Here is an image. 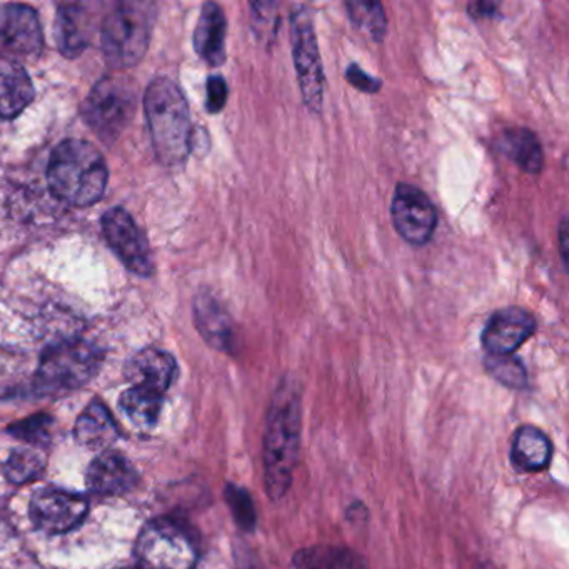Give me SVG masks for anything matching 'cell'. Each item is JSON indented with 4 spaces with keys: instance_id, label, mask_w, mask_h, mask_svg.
<instances>
[{
    "instance_id": "11",
    "label": "cell",
    "mask_w": 569,
    "mask_h": 569,
    "mask_svg": "<svg viewBox=\"0 0 569 569\" xmlns=\"http://www.w3.org/2000/svg\"><path fill=\"white\" fill-rule=\"evenodd\" d=\"M538 328L535 316L525 308L509 306L492 312L482 329L481 342L488 356H512Z\"/></svg>"
},
{
    "instance_id": "16",
    "label": "cell",
    "mask_w": 569,
    "mask_h": 569,
    "mask_svg": "<svg viewBox=\"0 0 569 569\" xmlns=\"http://www.w3.org/2000/svg\"><path fill=\"white\" fill-rule=\"evenodd\" d=\"M34 99V86L24 68L0 59V121L18 118Z\"/></svg>"
},
{
    "instance_id": "25",
    "label": "cell",
    "mask_w": 569,
    "mask_h": 569,
    "mask_svg": "<svg viewBox=\"0 0 569 569\" xmlns=\"http://www.w3.org/2000/svg\"><path fill=\"white\" fill-rule=\"evenodd\" d=\"M345 6L348 9L349 21L358 31L365 32L375 42H381L385 39L386 31H388V19H386L382 4L352 0V2H346Z\"/></svg>"
},
{
    "instance_id": "26",
    "label": "cell",
    "mask_w": 569,
    "mask_h": 569,
    "mask_svg": "<svg viewBox=\"0 0 569 569\" xmlns=\"http://www.w3.org/2000/svg\"><path fill=\"white\" fill-rule=\"evenodd\" d=\"M44 456L38 449L22 448L12 452L6 465V475L9 481L16 485H24V482L32 481L38 478L39 472L44 469Z\"/></svg>"
},
{
    "instance_id": "22",
    "label": "cell",
    "mask_w": 569,
    "mask_h": 569,
    "mask_svg": "<svg viewBox=\"0 0 569 569\" xmlns=\"http://www.w3.org/2000/svg\"><path fill=\"white\" fill-rule=\"evenodd\" d=\"M118 436L119 429L114 418L99 401L91 402L76 422V439L86 448H109Z\"/></svg>"
},
{
    "instance_id": "1",
    "label": "cell",
    "mask_w": 569,
    "mask_h": 569,
    "mask_svg": "<svg viewBox=\"0 0 569 569\" xmlns=\"http://www.w3.org/2000/svg\"><path fill=\"white\" fill-rule=\"evenodd\" d=\"M301 445V391L292 378L279 382L266 416L262 461L266 491L278 501L291 488Z\"/></svg>"
},
{
    "instance_id": "24",
    "label": "cell",
    "mask_w": 569,
    "mask_h": 569,
    "mask_svg": "<svg viewBox=\"0 0 569 569\" xmlns=\"http://www.w3.org/2000/svg\"><path fill=\"white\" fill-rule=\"evenodd\" d=\"M121 408L134 425L151 428L161 412L162 395L151 389L132 386L121 396Z\"/></svg>"
},
{
    "instance_id": "27",
    "label": "cell",
    "mask_w": 569,
    "mask_h": 569,
    "mask_svg": "<svg viewBox=\"0 0 569 569\" xmlns=\"http://www.w3.org/2000/svg\"><path fill=\"white\" fill-rule=\"evenodd\" d=\"M485 366L496 381L508 386V388L521 389L528 385L525 366L512 356H488Z\"/></svg>"
},
{
    "instance_id": "19",
    "label": "cell",
    "mask_w": 569,
    "mask_h": 569,
    "mask_svg": "<svg viewBox=\"0 0 569 569\" xmlns=\"http://www.w3.org/2000/svg\"><path fill=\"white\" fill-rule=\"evenodd\" d=\"M196 325L209 345L229 351L234 345V329L226 309L211 295L198 296L194 302Z\"/></svg>"
},
{
    "instance_id": "21",
    "label": "cell",
    "mask_w": 569,
    "mask_h": 569,
    "mask_svg": "<svg viewBox=\"0 0 569 569\" xmlns=\"http://www.w3.org/2000/svg\"><path fill=\"white\" fill-rule=\"evenodd\" d=\"M552 445L548 436L535 426H521L512 439L511 459L519 471L539 472L548 468Z\"/></svg>"
},
{
    "instance_id": "13",
    "label": "cell",
    "mask_w": 569,
    "mask_h": 569,
    "mask_svg": "<svg viewBox=\"0 0 569 569\" xmlns=\"http://www.w3.org/2000/svg\"><path fill=\"white\" fill-rule=\"evenodd\" d=\"M42 29L34 9L22 4L0 6V49L29 58L41 52Z\"/></svg>"
},
{
    "instance_id": "2",
    "label": "cell",
    "mask_w": 569,
    "mask_h": 569,
    "mask_svg": "<svg viewBox=\"0 0 569 569\" xmlns=\"http://www.w3.org/2000/svg\"><path fill=\"white\" fill-rule=\"evenodd\" d=\"M48 181L61 201L76 208H88L104 194L108 166L91 142L69 139L52 152Z\"/></svg>"
},
{
    "instance_id": "32",
    "label": "cell",
    "mask_w": 569,
    "mask_h": 569,
    "mask_svg": "<svg viewBox=\"0 0 569 569\" xmlns=\"http://www.w3.org/2000/svg\"><path fill=\"white\" fill-rule=\"evenodd\" d=\"M346 79L352 88L366 92V94H376L382 88V82L379 79L372 78L368 72L362 71L358 64H351L346 69Z\"/></svg>"
},
{
    "instance_id": "9",
    "label": "cell",
    "mask_w": 569,
    "mask_h": 569,
    "mask_svg": "<svg viewBox=\"0 0 569 569\" xmlns=\"http://www.w3.org/2000/svg\"><path fill=\"white\" fill-rule=\"evenodd\" d=\"M391 221L396 232L408 244L425 246L435 236L438 211L425 191L399 182L392 194Z\"/></svg>"
},
{
    "instance_id": "28",
    "label": "cell",
    "mask_w": 569,
    "mask_h": 569,
    "mask_svg": "<svg viewBox=\"0 0 569 569\" xmlns=\"http://www.w3.org/2000/svg\"><path fill=\"white\" fill-rule=\"evenodd\" d=\"M226 499H228L236 522L246 531H252L258 522V516H256L254 502L249 492L239 486L229 485L226 489Z\"/></svg>"
},
{
    "instance_id": "10",
    "label": "cell",
    "mask_w": 569,
    "mask_h": 569,
    "mask_svg": "<svg viewBox=\"0 0 569 569\" xmlns=\"http://www.w3.org/2000/svg\"><path fill=\"white\" fill-rule=\"evenodd\" d=\"M102 231L112 251L132 272L139 276L152 274L154 266H152L148 242L128 211L114 208L106 212L102 219Z\"/></svg>"
},
{
    "instance_id": "3",
    "label": "cell",
    "mask_w": 569,
    "mask_h": 569,
    "mask_svg": "<svg viewBox=\"0 0 569 569\" xmlns=\"http://www.w3.org/2000/svg\"><path fill=\"white\" fill-rule=\"evenodd\" d=\"M144 108L159 161L181 164L191 151L192 138L191 114L181 89L169 79H156L146 92Z\"/></svg>"
},
{
    "instance_id": "7",
    "label": "cell",
    "mask_w": 569,
    "mask_h": 569,
    "mask_svg": "<svg viewBox=\"0 0 569 569\" xmlns=\"http://www.w3.org/2000/svg\"><path fill=\"white\" fill-rule=\"evenodd\" d=\"M291 49L302 102L309 111L319 114L325 104V69L315 22L306 8L291 16Z\"/></svg>"
},
{
    "instance_id": "30",
    "label": "cell",
    "mask_w": 569,
    "mask_h": 569,
    "mask_svg": "<svg viewBox=\"0 0 569 569\" xmlns=\"http://www.w3.org/2000/svg\"><path fill=\"white\" fill-rule=\"evenodd\" d=\"M49 425H51V419L46 418V416H38V418L26 419V421L19 422L18 426L12 428V431H14V436H18V438L36 445V442H42L48 438Z\"/></svg>"
},
{
    "instance_id": "17",
    "label": "cell",
    "mask_w": 569,
    "mask_h": 569,
    "mask_svg": "<svg viewBox=\"0 0 569 569\" xmlns=\"http://www.w3.org/2000/svg\"><path fill=\"white\" fill-rule=\"evenodd\" d=\"M88 486L98 495H121L134 486L136 471L118 452H102L88 469Z\"/></svg>"
},
{
    "instance_id": "4",
    "label": "cell",
    "mask_w": 569,
    "mask_h": 569,
    "mask_svg": "<svg viewBox=\"0 0 569 569\" xmlns=\"http://www.w3.org/2000/svg\"><path fill=\"white\" fill-rule=\"evenodd\" d=\"M156 8L149 2H122L102 22V51L116 69H128L144 58L151 41Z\"/></svg>"
},
{
    "instance_id": "31",
    "label": "cell",
    "mask_w": 569,
    "mask_h": 569,
    "mask_svg": "<svg viewBox=\"0 0 569 569\" xmlns=\"http://www.w3.org/2000/svg\"><path fill=\"white\" fill-rule=\"evenodd\" d=\"M228 84L221 76H212L208 81V98H206V108L209 112L216 114L224 109L228 102Z\"/></svg>"
},
{
    "instance_id": "20",
    "label": "cell",
    "mask_w": 569,
    "mask_h": 569,
    "mask_svg": "<svg viewBox=\"0 0 569 569\" xmlns=\"http://www.w3.org/2000/svg\"><path fill=\"white\" fill-rule=\"evenodd\" d=\"M496 148L518 164L528 174H539L545 164V154L538 136L526 128L506 129L499 134Z\"/></svg>"
},
{
    "instance_id": "29",
    "label": "cell",
    "mask_w": 569,
    "mask_h": 569,
    "mask_svg": "<svg viewBox=\"0 0 569 569\" xmlns=\"http://www.w3.org/2000/svg\"><path fill=\"white\" fill-rule=\"evenodd\" d=\"M276 4H271V2H252L251 11H252V26H254V31L258 32L259 39L262 41H268V39L274 38L278 29L271 28L269 26V21H274L278 19V12H276Z\"/></svg>"
},
{
    "instance_id": "5",
    "label": "cell",
    "mask_w": 569,
    "mask_h": 569,
    "mask_svg": "<svg viewBox=\"0 0 569 569\" xmlns=\"http://www.w3.org/2000/svg\"><path fill=\"white\" fill-rule=\"evenodd\" d=\"M102 356L91 342L71 339L52 346L42 355L36 372V388L44 395H64L94 378Z\"/></svg>"
},
{
    "instance_id": "34",
    "label": "cell",
    "mask_w": 569,
    "mask_h": 569,
    "mask_svg": "<svg viewBox=\"0 0 569 569\" xmlns=\"http://www.w3.org/2000/svg\"><path fill=\"white\" fill-rule=\"evenodd\" d=\"M559 249H561L562 264H568V221L562 218L561 224H559L558 231Z\"/></svg>"
},
{
    "instance_id": "18",
    "label": "cell",
    "mask_w": 569,
    "mask_h": 569,
    "mask_svg": "<svg viewBox=\"0 0 569 569\" xmlns=\"http://www.w3.org/2000/svg\"><path fill=\"white\" fill-rule=\"evenodd\" d=\"M94 34V16L88 6L66 4L59 8L56 38L64 56H78L88 48Z\"/></svg>"
},
{
    "instance_id": "23",
    "label": "cell",
    "mask_w": 569,
    "mask_h": 569,
    "mask_svg": "<svg viewBox=\"0 0 569 569\" xmlns=\"http://www.w3.org/2000/svg\"><path fill=\"white\" fill-rule=\"evenodd\" d=\"M292 569H368V561L352 549L315 545L296 552Z\"/></svg>"
},
{
    "instance_id": "12",
    "label": "cell",
    "mask_w": 569,
    "mask_h": 569,
    "mask_svg": "<svg viewBox=\"0 0 569 569\" xmlns=\"http://www.w3.org/2000/svg\"><path fill=\"white\" fill-rule=\"evenodd\" d=\"M88 508V501L81 495L49 488L32 499L31 518L42 531L62 535L84 521Z\"/></svg>"
},
{
    "instance_id": "33",
    "label": "cell",
    "mask_w": 569,
    "mask_h": 569,
    "mask_svg": "<svg viewBox=\"0 0 569 569\" xmlns=\"http://www.w3.org/2000/svg\"><path fill=\"white\" fill-rule=\"evenodd\" d=\"M498 8L499 6L492 2H472L468 6V12L472 19L492 18L498 12Z\"/></svg>"
},
{
    "instance_id": "6",
    "label": "cell",
    "mask_w": 569,
    "mask_h": 569,
    "mask_svg": "<svg viewBox=\"0 0 569 569\" xmlns=\"http://www.w3.org/2000/svg\"><path fill=\"white\" fill-rule=\"evenodd\" d=\"M136 555L142 569H192L198 562V548L191 536L169 519L146 525Z\"/></svg>"
},
{
    "instance_id": "8",
    "label": "cell",
    "mask_w": 569,
    "mask_h": 569,
    "mask_svg": "<svg viewBox=\"0 0 569 569\" xmlns=\"http://www.w3.org/2000/svg\"><path fill=\"white\" fill-rule=\"evenodd\" d=\"M134 91L121 79L106 78L92 89L91 96L82 108L88 124L94 129L102 141H114L134 112Z\"/></svg>"
},
{
    "instance_id": "14",
    "label": "cell",
    "mask_w": 569,
    "mask_h": 569,
    "mask_svg": "<svg viewBox=\"0 0 569 569\" xmlns=\"http://www.w3.org/2000/svg\"><path fill=\"white\" fill-rule=\"evenodd\" d=\"M178 365L168 352L144 349L128 362L126 375L132 385L164 395L174 381Z\"/></svg>"
},
{
    "instance_id": "15",
    "label": "cell",
    "mask_w": 569,
    "mask_h": 569,
    "mask_svg": "<svg viewBox=\"0 0 569 569\" xmlns=\"http://www.w3.org/2000/svg\"><path fill=\"white\" fill-rule=\"evenodd\" d=\"M226 34L228 21L224 11L214 2L204 4L194 32V49L202 61L212 68L226 62Z\"/></svg>"
}]
</instances>
